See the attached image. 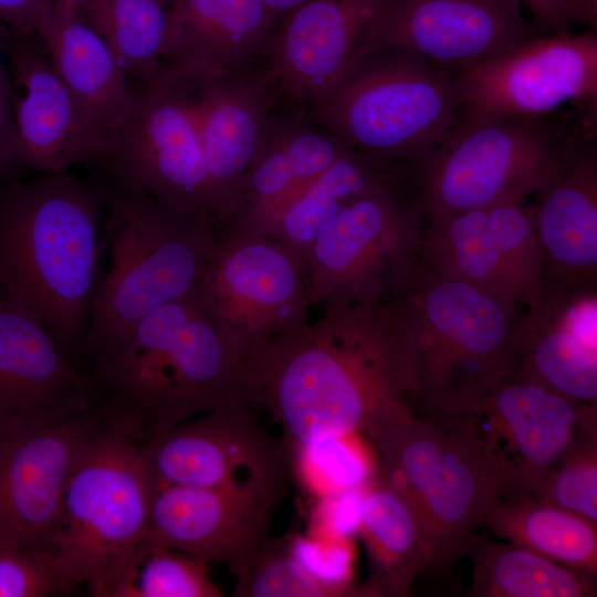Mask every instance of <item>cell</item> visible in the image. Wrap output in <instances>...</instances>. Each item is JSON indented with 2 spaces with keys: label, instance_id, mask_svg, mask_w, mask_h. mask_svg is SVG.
I'll return each mask as SVG.
<instances>
[{
  "label": "cell",
  "instance_id": "35",
  "mask_svg": "<svg viewBox=\"0 0 597 597\" xmlns=\"http://www.w3.org/2000/svg\"><path fill=\"white\" fill-rule=\"evenodd\" d=\"M235 577L237 597H332L294 557L290 535L268 536Z\"/></svg>",
  "mask_w": 597,
  "mask_h": 597
},
{
  "label": "cell",
  "instance_id": "45",
  "mask_svg": "<svg viewBox=\"0 0 597 597\" xmlns=\"http://www.w3.org/2000/svg\"><path fill=\"white\" fill-rule=\"evenodd\" d=\"M1 28H2V23H0V31H1ZM0 49H1V46H0ZM10 84L11 83L9 81L7 71L3 67V65L1 64V62H0V90H10V88H12Z\"/></svg>",
  "mask_w": 597,
  "mask_h": 597
},
{
  "label": "cell",
  "instance_id": "20",
  "mask_svg": "<svg viewBox=\"0 0 597 597\" xmlns=\"http://www.w3.org/2000/svg\"><path fill=\"white\" fill-rule=\"evenodd\" d=\"M98 406L90 375L32 313L0 290V434Z\"/></svg>",
  "mask_w": 597,
  "mask_h": 597
},
{
  "label": "cell",
  "instance_id": "13",
  "mask_svg": "<svg viewBox=\"0 0 597 597\" xmlns=\"http://www.w3.org/2000/svg\"><path fill=\"white\" fill-rule=\"evenodd\" d=\"M454 76L464 114L533 119L567 104L596 113L597 33L535 34Z\"/></svg>",
  "mask_w": 597,
  "mask_h": 597
},
{
  "label": "cell",
  "instance_id": "47",
  "mask_svg": "<svg viewBox=\"0 0 597 597\" xmlns=\"http://www.w3.org/2000/svg\"><path fill=\"white\" fill-rule=\"evenodd\" d=\"M163 1L170 8L172 0H163Z\"/></svg>",
  "mask_w": 597,
  "mask_h": 597
},
{
  "label": "cell",
  "instance_id": "38",
  "mask_svg": "<svg viewBox=\"0 0 597 597\" xmlns=\"http://www.w3.org/2000/svg\"><path fill=\"white\" fill-rule=\"evenodd\" d=\"M291 549L297 562L332 597L365 596L354 582V555L350 540L291 534Z\"/></svg>",
  "mask_w": 597,
  "mask_h": 597
},
{
  "label": "cell",
  "instance_id": "41",
  "mask_svg": "<svg viewBox=\"0 0 597 597\" xmlns=\"http://www.w3.org/2000/svg\"><path fill=\"white\" fill-rule=\"evenodd\" d=\"M544 33L568 31L576 24L596 31L597 0H516Z\"/></svg>",
  "mask_w": 597,
  "mask_h": 597
},
{
  "label": "cell",
  "instance_id": "8",
  "mask_svg": "<svg viewBox=\"0 0 597 597\" xmlns=\"http://www.w3.org/2000/svg\"><path fill=\"white\" fill-rule=\"evenodd\" d=\"M375 448L376 473L415 513L432 569L449 570L502 492L470 413L416 411Z\"/></svg>",
  "mask_w": 597,
  "mask_h": 597
},
{
  "label": "cell",
  "instance_id": "3",
  "mask_svg": "<svg viewBox=\"0 0 597 597\" xmlns=\"http://www.w3.org/2000/svg\"><path fill=\"white\" fill-rule=\"evenodd\" d=\"M103 210L97 184L67 171L0 184V290L80 367L101 275Z\"/></svg>",
  "mask_w": 597,
  "mask_h": 597
},
{
  "label": "cell",
  "instance_id": "4",
  "mask_svg": "<svg viewBox=\"0 0 597 597\" xmlns=\"http://www.w3.org/2000/svg\"><path fill=\"white\" fill-rule=\"evenodd\" d=\"M388 301L416 411L472 412L516 374L523 311L422 262Z\"/></svg>",
  "mask_w": 597,
  "mask_h": 597
},
{
  "label": "cell",
  "instance_id": "18",
  "mask_svg": "<svg viewBox=\"0 0 597 597\" xmlns=\"http://www.w3.org/2000/svg\"><path fill=\"white\" fill-rule=\"evenodd\" d=\"M15 84L14 126L22 165L42 174L67 171L81 163L101 165L109 130L73 94L53 69L35 34H15L2 25Z\"/></svg>",
  "mask_w": 597,
  "mask_h": 597
},
{
  "label": "cell",
  "instance_id": "17",
  "mask_svg": "<svg viewBox=\"0 0 597 597\" xmlns=\"http://www.w3.org/2000/svg\"><path fill=\"white\" fill-rule=\"evenodd\" d=\"M251 409L211 410L140 442L155 482L282 493L289 451Z\"/></svg>",
  "mask_w": 597,
  "mask_h": 597
},
{
  "label": "cell",
  "instance_id": "40",
  "mask_svg": "<svg viewBox=\"0 0 597 597\" xmlns=\"http://www.w3.org/2000/svg\"><path fill=\"white\" fill-rule=\"evenodd\" d=\"M365 488L323 496L316 510V531L313 533L342 540H350L358 533Z\"/></svg>",
  "mask_w": 597,
  "mask_h": 597
},
{
  "label": "cell",
  "instance_id": "44",
  "mask_svg": "<svg viewBox=\"0 0 597 597\" xmlns=\"http://www.w3.org/2000/svg\"><path fill=\"white\" fill-rule=\"evenodd\" d=\"M277 17L296 8L307 0H262Z\"/></svg>",
  "mask_w": 597,
  "mask_h": 597
},
{
  "label": "cell",
  "instance_id": "19",
  "mask_svg": "<svg viewBox=\"0 0 597 597\" xmlns=\"http://www.w3.org/2000/svg\"><path fill=\"white\" fill-rule=\"evenodd\" d=\"M104 418L96 406L42 427L0 434V544L51 552L71 470Z\"/></svg>",
  "mask_w": 597,
  "mask_h": 597
},
{
  "label": "cell",
  "instance_id": "39",
  "mask_svg": "<svg viewBox=\"0 0 597 597\" xmlns=\"http://www.w3.org/2000/svg\"><path fill=\"white\" fill-rule=\"evenodd\" d=\"M64 595L52 553L0 544V597Z\"/></svg>",
  "mask_w": 597,
  "mask_h": 597
},
{
  "label": "cell",
  "instance_id": "36",
  "mask_svg": "<svg viewBox=\"0 0 597 597\" xmlns=\"http://www.w3.org/2000/svg\"><path fill=\"white\" fill-rule=\"evenodd\" d=\"M597 521V437L575 447L542 480L533 496Z\"/></svg>",
  "mask_w": 597,
  "mask_h": 597
},
{
  "label": "cell",
  "instance_id": "11",
  "mask_svg": "<svg viewBox=\"0 0 597 597\" xmlns=\"http://www.w3.org/2000/svg\"><path fill=\"white\" fill-rule=\"evenodd\" d=\"M135 92L100 166L218 229L189 73L163 65Z\"/></svg>",
  "mask_w": 597,
  "mask_h": 597
},
{
  "label": "cell",
  "instance_id": "33",
  "mask_svg": "<svg viewBox=\"0 0 597 597\" xmlns=\"http://www.w3.org/2000/svg\"><path fill=\"white\" fill-rule=\"evenodd\" d=\"M138 85L163 67L169 7L163 0H88L74 10Z\"/></svg>",
  "mask_w": 597,
  "mask_h": 597
},
{
  "label": "cell",
  "instance_id": "43",
  "mask_svg": "<svg viewBox=\"0 0 597 597\" xmlns=\"http://www.w3.org/2000/svg\"><path fill=\"white\" fill-rule=\"evenodd\" d=\"M52 0H0V23L15 34H35L36 23Z\"/></svg>",
  "mask_w": 597,
  "mask_h": 597
},
{
  "label": "cell",
  "instance_id": "22",
  "mask_svg": "<svg viewBox=\"0 0 597 597\" xmlns=\"http://www.w3.org/2000/svg\"><path fill=\"white\" fill-rule=\"evenodd\" d=\"M380 33L453 74L536 34L516 0H387Z\"/></svg>",
  "mask_w": 597,
  "mask_h": 597
},
{
  "label": "cell",
  "instance_id": "2",
  "mask_svg": "<svg viewBox=\"0 0 597 597\" xmlns=\"http://www.w3.org/2000/svg\"><path fill=\"white\" fill-rule=\"evenodd\" d=\"M86 373L105 417L139 442L211 410L260 405L252 357L197 294L148 314Z\"/></svg>",
  "mask_w": 597,
  "mask_h": 597
},
{
  "label": "cell",
  "instance_id": "21",
  "mask_svg": "<svg viewBox=\"0 0 597 597\" xmlns=\"http://www.w3.org/2000/svg\"><path fill=\"white\" fill-rule=\"evenodd\" d=\"M281 495L156 483L147 537L207 564L221 563L235 576L269 536Z\"/></svg>",
  "mask_w": 597,
  "mask_h": 597
},
{
  "label": "cell",
  "instance_id": "12",
  "mask_svg": "<svg viewBox=\"0 0 597 597\" xmlns=\"http://www.w3.org/2000/svg\"><path fill=\"white\" fill-rule=\"evenodd\" d=\"M197 295L222 334L251 357L311 321L304 262L255 231L218 229Z\"/></svg>",
  "mask_w": 597,
  "mask_h": 597
},
{
  "label": "cell",
  "instance_id": "31",
  "mask_svg": "<svg viewBox=\"0 0 597 597\" xmlns=\"http://www.w3.org/2000/svg\"><path fill=\"white\" fill-rule=\"evenodd\" d=\"M471 557L473 597H591L593 576L554 562L530 548L472 533L464 546Z\"/></svg>",
  "mask_w": 597,
  "mask_h": 597
},
{
  "label": "cell",
  "instance_id": "16",
  "mask_svg": "<svg viewBox=\"0 0 597 597\" xmlns=\"http://www.w3.org/2000/svg\"><path fill=\"white\" fill-rule=\"evenodd\" d=\"M470 416L499 478L500 495L533 496L575 447L597 437L596 406L516 374Z\"/></svg>",
  "mask_w": 597,
  "mask_h": 597
},
{
  "label": "cell",
  "instance_id": "46",
  "mask_svg": "<svg viewBox=\"0 0 597 597\" xmlns=\"http://www.w3.org/2000/svg\"><path fill=\"white\" fill-rule=\"evenodd\" d=\"M54 1L72 10H76L88 0H54Z\"/></svg>",
  "mask_w": 597,
  "mask_h": 597
},
{
  "label": "cell",
  "instance_id": "29",
  "mask_svg": "<svg viewBox=\"0 0 597 597\" xmlns=\"http://www.w3.org/2000/svg\"><path fill=\"white\" fill-rule=\"evenodd\" d=\"M358 534L371 566L366 596H409L413 580L432 569L433 554L415 513L376 471L365 488Z\"/></svg>",
  "mask_w": 597,
  "mask_h": 597
},
{
  "label": "cell",
  "instance_id": "30",
  "mask_svg": "<svg viewBox=\"0 0 597 597\" xmlns=\"http://www.w3.org/2000/svg\"><path fill=\"white\" fill-rule=\"evenodd\" d=\"M482 525L507 542L596 577V522L526 495H499Z\"/></svg>",
  "mask_w": 597,
  "mask_h": 597
},
{
  "label": "cell",
  "instance_id": "15",
  "mask_svg": "<svg viewBox=\"0 0 597 597\" xmlns=\"http://www.w3.org/2000/svg\"><path fill=\"white\" fill-rule=\"evenodd\" d=\"M527 200H507L426 223L421 262L512 308L532 307L544 286V260Z\"/></svg>",
  "mask_w": 597,
  "mask_h": 597
},
{
  "label": "cell",
  "instance_id": "10",
  "mask_svg": "<svg viewBox=\"0 0 597 597\" xmlns=\"http://www.w3.org/2000/svg\"><path fill=\"white\" fill-rule=\"evenodd\" d=\"M425 226L405 175L348 205L322 230L306 255L312 307L388 300L421 262Z\"/></svg>",
  "mask_w": 597,
  "mask_h": 597
},
{
  "label": "cell",
  "instance_id": "1",
  "mask_svg": "<svg viewBox=\"0 0 597 597\" xmlns=\"http://www.w3.org/2000/svg\"><path fill=\"white\" fill-rule=\"evenodd\" d=\"M322 311L254 353L259 402L286 449L353 434L376 446L416 413L396 313L388 300Z\"/></svg>",
  "mask_w": 597,
  "mask_h": 597
},
{
  "label": "cell",
  "instance_id": "34",
  "mask_svg": "<svg viewBox=\"0 0 597 597\" xmlns=\"http://www.w3.org/2000/svg\"><path fill=\"white\" fill-rule=\"evenodd\" d=\"M208 564L145 537L129 557L111 597H220Z\"/></svg>",
  "mask_w": 597,
  "mask_h": 597
},
{
  "label": "cell",
  "instance_id": "5",
  "mask_svg": "<svg viewBox=\"0 0 597 597\" xmlns=\"http://www.w3.org/2000/svg\"><path fill=\"white\" fill-rule=\"evenodd\" d=\"M96 184L105 199L102 245L109 266L92 305L81 359L85 371L148 314L198 293L218 231L105 168Z\"/></svg>",
  "mask_w": 597,
  "mask_h": 597
},
{
  "label": "cell",
  "instance_id": "9",
  "mask_svg": "<svg viewBox=\"0 0 597 597\" xmlns=\"http://www.w3.org/2000/svg\"><path fill=\"white\" fill-rule=\"evenodd\" d=\"M548 119L464 114L411 171L426 223L533 196L575 133Z\"/></svg>",
  "mask_w": 597,
  "mask_h": 597
},
{
  "label": "cell",
  "instance_id": "26",
  "mask_svg": "<svg viewBox=\"0 0 597 597\" xmlns=\"http://www.w3.org/2000/svg\"><path fill=\"white\" fill-rule=\"evenodd\" d=\"M306 121L275 125L249 170L226 227L270 234L286 209L349 148Z\"/></svg>",
  "mask_w": 597,
  "mask_h": 597
},
{
  "label": "cell",
  "instance_id": "37",
  "mask_svg": "<svg viewBox=\"0 0 597 597\" xmlns=\"http://www.w3.org/2000/svg\"><path fill=\"white\" fill-rule=\"evenodd\" d=\"M294 449L300 451L306 482L322 498L365 488L374 474L349 437L321 439Z\"/></svg>",
  "mask_w": 597,
  "mask_h": 597
},
{
  "label": "cell",
  "instance_id": "24",
  "mask_svg": "<svg viewBox=\"0 0 597 597\" xmlns=\"http://www.w3.org/2000/svg\"><path fill=\"white\" fill-rule=\"evenodd\" d=\"M584 126L564 145L533 195L535 229L544 260V286L572 290L597 281V156Z\"/></svg>",
  "mask_w": 597,
  "mask_h": 597
},
{
  "label": "cell",
  "instance_id": "42",
  "mask_svg": "<svg viewBox=\"0 0 597 597\" xmlns=\"http://www.w3.org/2000/svg\"><path fill=\"white\" fill-rule=\"evenodd\" d=\"M12 88L0 90V184L14 179L22 165L14 126Z\"/></svg>",
  "mask_w": 597,
  "mask_h": 597
},
{
  "label": "cell",
  "instance_id": "25",
  "mask_svg": "<svg viewBox=\"0 0 597 597\" xmlns=\"http://www.w3.org/2000/svg\"><path fill=\"white\" fill-rule=\"evenodd\" d=\"M277 15L262 0H172L163 65L203 74L243 71Z\"/></svg>",
  "mask_w": 597,
  "mask_h": 597
},
{
  "label": "cell",
  "instance_id": "32",
  "mask_svg": "<svg viewBox=\"0 0 597 597\" xmlns=\"http://www.w3.org/2000/svg\"><path fill=\"white\" fill-rule=\"evenodd\" d=\"M401 175L406 174L348 149L286 209L268 235L305 263L318 234L348 205Z\"/></svg>",
  "mask_w": 597,
  "mask_h": 597
},
{
  "label": "cell",
  "instance_id": "14",
  "mask_svg": "<svg viewBox=\"0 0 597 597\" xmlns=\"http://www.w3.org/2000/svg\"><path fill=\"white\" fill-rule=\"evenodd\" d=\"M386 1L307 0L280 15L259 73L272 94L311 109L322 104L381 49Z\"/></svg>",
  "mask_w": 597,
  "mask_h": 597
},
{
  "label": "cell",
  "instance_id": "6",
  "mask_svg": "<svg viewBox=\"0 0 597 597\" xmlns=\"http://www.w3.org/2000/svg\"><path fill=\"white\" fill-rule=\"evenodd\" d=\"M155 488L140 442L105 417L73 464L52 536L64 595L84 584L91 596L111 597L147 536Z\"/></svg>",
  "mask_w": 597,
  "mask_h": 597
},
{
  "label": "cell",
  "instance_id": "28",
  "mask_svg": "<svg viewBox=\"0 0 597 597\" xmlns=\"http://www.w3.org/2000/svg\"><path fill=\"white\" fill-rule=\"evenodd\" d=\"M516 375L596 406L597 348L574 328L559 292L543 290L520 320Z\"/></svg>",
  "mask_w": 597,
  "mask_h": 597
},
{
  "label": "cell",
  "instance_id": "7",
  "mask_svg": "<svg viewBox=\"0 0 597 597\" xmlns=\"http://www.w3.org/2000/svg\"><path fill=\"white\" fill-rule=\"evenodd\" d=\"M311 111L349 149L409 174L464 115L453 73L396 48L374 52Z\"/></svg>",
  "mask_w": 597,
  "mask_h": 597
},
{
  "label": "cell",
  "instance_id": "27",
  "mask_svg": "<svg viewBox=\"0 0 597 597\" xmlns=\"http://www.w3.org/2000/svg\"><path fill=\"white\" fill-rule=\"evenodd\" d=\"M35 35L61 80L112 135L129 116L136 92L106 43L74 10L54 0Z\"/></svg>",
  "mask_w": 597,
  "mask_h": 597
},
{
  "label": "cell",
  "instance_id": "23",
  "mask_svg": "<svg viewBox=\"0 0 597 597\" xmlns=\"http://www.w3.org/2000/svg\"><path fill=\"white\" fill-rule=\"evenodd\" d=\"M188 73L220 229L232 220L243 181L271 133L273 94L259 73Z\"/></svg>",
  "mask_w": 597,
  "mask_h": 597
}]
</instances>
